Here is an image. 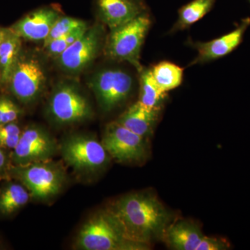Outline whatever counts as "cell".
I'll list each match as a JSON object with an SVG mask.
<instances>
[{
    "label": "cell",
    "instance_id": "1",
    "mask_svg": "<svg viewBox=\"0 0 250 250\" xmlns=\"http://www.w3.org/2000/svg\"><path fill=\"white\" fill-rule=\"evenodd\" d=\"M106 210L129 241L149 248L164 241L174 215L151 191L126 194L111 203Z\"/></svg>",
    "mask_w": 250,
    "mask_h": 250
},
{
    "label": "cell",
    "instance_id": "2",
    "mask_svg": "<svg viewBox=\"0 0 250 250\" xmlns=\"http://www.w3.org/2000/svg\"><path fill=\"white\" fill-rule=\"evenodd\" d=\"M75 248L83 250H146L147 247L129 241L107 210L88 219L80 229Z\"/></svg>",
    "mask_w": 250,
    "mask_h": 250
},
{
    "label": "cell",
    "instance_id": "3",
    "mask_svg": "<svg viewBox=\"0 0 250 250\" xmlns=\"http://www.w3.org/2000/svg\"><path fill=\"white\" fill-rule=\"evenodd\" d=\"M151 24L150 16L145 11L130 22L112 29L106 43V56L113 60L127 62L141 72L143 67L140 63V54Z\"/></svg>",
    "mask_w": 250,
    "mask_h": 250
},
{
    "label": "cell",
    "instance_id": "4",
    "mask_svg": "<svg viewBox=\"0 0 250 250\" xmlns=\"http://www.w3.org/2000/svg\"><path fill=\"white\" fill-rule=\"evenodd\" d=\"M9 172L21 181L30 194L31 198L40 201L57 196L65 182L64 171L51 160L12 166Z\"/></svg>",
    "mask_w": 250,
    "mask_h": 250
},
{
    "label": "cell",
    "instance_id": "5",
    "mask_svg": "<svg viewBox=\"0 0 250 250\" xmlns=\"http://www.w3.org/2000/svg\"><path fill=\"white\" fill-rule=\"evenodd\" d=\"M102 143L110 157L120 164H142L149 156L147 139L116 121L106 125Z\"/></svg>",
    "mask_w": 250,
    "mask_h": 250
},
{
    "label": "cell",
    "instance_id": "6",
    "mask_svg": "<svg viewBox=\"0 0 250 250\" xmlns=\"http://www.w3.org/2000/svg\"><path fill=\"white\" fill-rule=\"evenodd\" d=\"M60 150L64 161L80 172L102 170L111 159L103 143L88 135L75 134L65 138Z\"/></svg>",
    "mask_w": 250,
    "mask_h": 250
},
{
    "label": "cell",
    "instance_id": "7",
    "mask_svg": "<svg viewBox=\"0 0 250 250\" xmlns=\"http://www.w3.org/2000/svg\"><path fill=\"white\" fill-rule=\"evenodd\" d=\"M90 88L95 93L99 106L105 113L116 109L129 99L134 82L127 72L120 69H106L92 78Z\"/></svg>",
    "mask_w": 250,
    "mask_h": 250
},
{
    "label": "cell",
    "instance_id": "8",
    "mask_svg": "<svg viewBox=\"0 0 250 250\" xmlns=\"http://www.w3.org/2000/svg\"><path fill=\"white\" fill-rule=\"evenodd\" d=\"M57 149V143L49 132L40 126L31 125L22 131L10 159L13 166L49 161Z\"/></svg>",
    "mask_w": 250,
    "mask_h": 250
},
{
    "label": "cell",
    "instance_id": "9",
    "mask_svg": "<svg viewBox=\"0 0 250 250\" xmlns=\"http://www.w3.org/2000/svg\"><path fill=\"white\" fill-rule=\"evenodd\" d=\"M49 111L54 121L65 125L80 123L92 115L88 100L77 88L66 83L54 90L49 102Z\"/></svg>",
    "mask_w": 250,
    "mask_h": 250
},
{
    "label": "cell",
    "instance_id": "10",
    "mask_svg": "<svg viewBox=\"0 0 250 250\" xmlns=\"http://www.w3.org/2000/svg\"><path fill=\"white\" fill-rule=\"evenodd\" d=\"M45 80V72L39 61L21 55L8 85L21 103L28 104L40 96Z\"/></svg>",
    "mask_w": 250,
    "mask_h": 250
},
{
    "label": "cell",
    "instance_id": "11",
    "mask_svg": "<svg viewBox=\"0 0 250 250\" xmlns=\"http://www.w3.org/2000/svg\"><path fill=\"white\" fill-rule=\"evenodd\" d=\"M103 34V29L100 25L87 29L82 37L57 57L62 68L75 73L84 70L96 57L101 45Z\"/></svg>",
    "mask_w": 250,
    "mask_h": 250
},
{
    "label": "cell",
    "instance_id": "12",
    "mask_svg": "<svg viewBox=\"0 0 250 250\" xmlns=\"http://www.w3.org/2000/svg\"><path fill=\"white\" fill-rule=\"evenodd\" d=\"M250 26V18H243L233 31L217 39L205 42L190 41V46L197 51V55L188 66L213 62L231 53L243 42Z\"/></svg>",
    "mask_w": 250,
    "mask_h": 250
},
{
    "label": "cell",
    "instance_id": "13",
    "mask_svg": "<svg viewBox=\"0 0 250 250\" xmlns=\"http://www.w3.org/2000/svg\"><path fill=\"white\" fill-rule=\"evenodd\" d=\"M59 17V12L55 9L41 8L26 15L11 29L22 39L44 41Z\"/></svg>",
    "mask_w": 250,
    "mask_h": 250
},
{
    "label": "cell",
    "instance_id": "14",
    "mask_svg": "<svg viewBox=\"0 0 250 250\" xmlns=\"http://www.w3.org/2000/svg\"><path fill=\"white\" fill-rule=\"evenodd\" d=\"M96 6L102 21L111 30L146 11L143 0H96Z\"/></svg>",
    "mask_w": 250,
    "mask_h": 250
},
{
    "label": "cell",
    "instance_id": "15",
    "mask_svg": "<svg viewBox=\"0 0 250 250\" xmlns=\"http://www.w3.org/2000/svg\"><path fill=\"white\" fill-rule=\"evenodd\" d=\"M161 109L147 107L139 101L130 106L116 122L125 128L148 139L152 136Z\"/></svg>",
    "mask_w": 250,
    "mask_h": 250
},
{
    "label": "cell",
    "instance_id": "16",
    "mask_svg": "<svg viewBox=\"0 0 250 250\" xmlns=\"http://www.w3.org/2000/svg\"><path fill=\"white\" fill-rule=\"evenodd\" d=\"M205 235L201 229L188 220H174L169 225L164 241L174 250H196Z\"/></svg>",
    "mask_w": 250,
    "mask_h": 250
},
{
    "label": "cell",
    "instance_id": "17",
    "mask_svg": "<svg viewBox=\"0 0 250 250\" xmlns=\"http://www.w3.org/2000/svg\"><path fill=\"white\" fill-rule=\"evenodd\" d=\"M22 38L11 29L0 44V75L1 85H8L14 67L21 57Z\"/></svg>",
    "mask_w": 250,
    "mask_h": 250
},
{
    "label": "cell",
    "instance_id": "18",
    "mask_svg": "<svg viewBox=\"0 0 250 250\" xmlns=\"http://www.w3.org/2000/svg\"><path fill=\"white\" fill-rule=\"evenodd\" d=\"M217 0H192L182 6L170 32L184 30L201 20L214 6Z\"/></svg>",
    "mask_w": 250,
    "mask_h": 250
},
{
    "label": "cell",
    "instance_id": "19",
    "mask_svg": "<svg viewBox=\"0 0 250 250\" xmlns=\"http://www.w3.org/2000/svg\"><path fill=\"white\" fill-rule=\"evenodd\" d=\"M140 72V98L139 101L147 107L160 108L167 96L156 83L150 68H143Z\"/></svg>",
    "mask_w": 250,
    "mask_h": 250
},
{
    "label": "cell",
    "instance_id": "20",
    "mask_svg": "<svg viewBox=\"0 0 250 250\" xmlns=\"http://www.w3.org/2000/svg\"><path fill=\"white\" fill-rule=\"evenodd\" d=\"M30 194L22 184L9 183L0 190V215H10L25 206Z\"/></svg>",
    "mask_w": 250,
    "mask_h": 250
},
{
    "label": "cell",
    "instance_id": "21",
    "mask_svg": "<svg viewBox=\"0 0 250 250\" xmlns=\"http://www.w3.org/2000/svg\"><path fill=\"white\" fill-rule=\"evenodd\" d=\"M151 69L156 83L165 93L178 88L184 79V69L173 62H162Z\"/></svg>",
    "mask_w": 250,
    "mask_h": 250
},
{
    "label": "cell",
    "instance_id": "22",
    "mask_svg": "<svg viewBox=\"0 0 250 250\" xmlns=\"http://www.w3.org/2000/svg\"><path fill=\"white\" fill-rule=\"evenodd\" d=\"M88 29L86 24H83L66 35L62 36L49 42L44 49H45L46 52L51 57H58L69 46L71 45L82 37Z\"/></svg>",
    "mask_w": 250,
    "mask_h": 250
},
{
    "label": "cell",
    "instance_id": "23",
    "mask_svg": "<svg viewBox=\"0 0 250 250\" xmlns=\"http://www.w3.org/2000/svg\"><path fill=\"white\" fill-rule=\"evenodd\" d=\"M85 23L81 20L71 17H59L54 23L50 32L43 41V47L55 39H59L83 25Z\"/></svg>",
    "mask_w": 250,
    "mask_h": 250
},
{
    "label": "cell",
    "instance_id": "24",
    "mask_svg": "<svg viewBox=\"0 0 250 250\" xmlns=\"http://www.w3.org/2000/svg\"><path fill=\"white\" fill-rule=\"evenodd\" d=\"M22 131L16 122L0 125V147L13 150L18 145Z\"/></svg>",
    "mask_w": 250,
    "mask_h": 250
},
{
    "label": "cell",
    "instance_id": "25",
    "mask_svg": "<svg viewBox=\"0 0 250 250\" xmlns=\"http://www.w3.org/2000/svg\"><path fill=\"white\" fill-rule=\"evenodd\" d=\"M21 113V108L11 99L0 96V125L16 122Z\"/></svg>",
    "mask_w": 250,
    "mask_h": 250
},
{
    "label": "cell",
    "instance_id": "26",
    "mask_svg": "<svg viewBox=\"0 0 250 250\" xmlns=\"http://www.w3.org/2000/svg\"><path fill=\"white\" fill-rule=\"evenodd\" d=\"M231 248V243L226 238L204 236L196 250H228Z\"/></svg>",
    "mask_w": 250,
    "mask_h": 250
},
{
    "label": "cell",
    "instance_id": "27",
    "mask_svg": "<svg viewBox=\"0 0 250 250\" xmlns=\"http://www.w3.org/2000/svg\"><path fill=\"white\" fill-rule=\"evenodd\" d=\"M9 160L4 149L0 147V175L9 171Z\"/></svg>",
    "mask_w": 250,
    "mask_h": 250
},
{
    "label": "cell",
    "instance_id": "28",
    "mask_svg": "<svg viewBox=\"0 0 250 250\" xmlns=\"http://www.w3.org/2000/svg\"><path fill=\"white\" fill-rule=\"evenodd\" d=\"M8 29H3V28H0V44L1 43L3 40H4L5 36L7 34Z\"/></svg>",
    "mask_w": 250,
    "mask_h": 250
},
{
    "label": "cell",
    "instance_id": "29",
    "mask_svg": "<svg viewBox=\"0 0 250 250\" xmlns=\"http://www.w3.org/2000/svg\"><path fill=\"white\" fill-rule=\"evenodd\" d=\"M0 85H1V75H0Z\"/></svg>",
    "mask_w": 250,
    "mask_h": 250
},
{
    "label": "cell",
    "instance_id": "30",
    "mask_svg": "<svg viewBox=\"0 0 250 250\" xmlns=\"http://www.w3.org/2000/svg\"><path fill=\"white\" fill-rule=\"evenodd\" d=\"M249 1H250V0H249Z\"/></svg>",
    "mask_w": 250,
    "mask_h": 250
}]
</instances>
